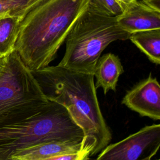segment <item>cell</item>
Returning a JSON list of instances; mask_svg holds the SVG:
<instances>
[{"label": "cell", "mask_w": 160, "mask_h": 160, "mask_svg": "<svg viewBox=\"0 0 160 160\" xmlns=\"http://www.w3.org/2000/svg\"><path fill=\"white\" fill-rule=\"evenodd\" d=\"M90 0H39L22 18L14 50L31 71L48 66Z\"/></svg>", "instance_id": "obj_1"}, {"label": "cell", "mask_w": 160, "mask_h": 160, "mask_svg": "<svg viewBox=\"0 0 160 160\" xmlns=\"http://www.w3.org/2000/svg\"><path fill=\"white\" fill-rule=\"evenodd\" d=\"M31 72L46 99L64 106L82 130L87 142L93 145L90 156L108 145L112 135L100 109L93 74L58 65Z\"/></svg>", "instance_id": "obj_2"}, {"label": "cell", "mask_w": 160, "mask_h": 160, "mask_svg": "<svg viewBox=\"0 0 160 160\" xmlns=\"http://www.w3.org/2000/svg\"><path fill=\"white\" fill-rule=\"evenodd\" d=\"M131 34L110 16L89 2L66 39V51L58 64L63 68L94 75L102 52L112 42L129 39Z\"/></svg>", "instance_id": "obj_3"}, {"label": "cell", "mask_w": 160, "mask_h": 160, "mask_svg": "<svg viewBox=\"0 0 160 160\" xmlns=\"http://www.w3.org/2000/svg\"><path fill=\"white\" fill-rule=\"evenodd\" d=\"M85 136L62 105L49 101L38 114L0 128V160L18 149L50 141H82Z\"/></svg>", "instance_id": "obj_4"}, {"label": "cell", "mask_w": 160, "mask_h": 160, "mask_svg": "<svg viewBox=\"0 0 160 160\" xmlns=\"http://www.w3.org/2000/svg\"><path fill=\"white\" fill-rule=\"evenodd\" d=\"M32 72L14 50L0 75V128L31 117L48 104Z\"/></svg>", "instance_id": "obj_5"}, {"label": "cell", "mask_w": 160, "mask_h": 160, "mask_svg": "<svg viewBox=\"0 0 160 160\" xmlns=\"http://www.w3.org/2000/svg\"><path fill=\"white\" fill-rule=\"evenodd\" d=\"M159 148L160 124H153L107 145L96 160H152Z\"/></svg>", "instance_id": "obj_6"}, {"label": "cell", "mask_w": 160, "mask_h": 160, "mask_svg": "<svg viewBox=\"0 0 160 160\" xmlns=\"http://www.w3.org/2000/svg\"><path fill=\"white\" fill-rule=\"evenodd\" d=\"M122 104L129 109L153 120L160 119V86L151 73L128 91Z\"/></svg>", "instance_id": "obj_7"}, {"label": "cell", "mask_w": 160, "mask_h": 160, "mask_svg": "<svg viewBox=\"0 0 160 160\" xmlns=\"http://www.w3.org/2000/svg\"><path fill=\"white\" fill-rule=\"evenodd\" d=\"M116 21L120 28L129 34L160 29V12L140 0H135L116 16Z\"/></svg>", "instance_id": "obj_8"}, {"label": "cell", "mask_w": 160, "mask_h": 160, "mask_svg": "<svg viewBox=\"0 0 160 160\" xmlns=\"http://www.w3.org/2000/svg\"><path fill=\"white\" fill-rule=\"evenodd\" d=\"M86 138L82 141H50L16 150L11 160H40L62 154L74 152L87 143Z\"/></svg>", "instance_id": "obj_9"}, {"label": "cell", "mask_w": 160, "mask_h": 160, "mask_svg": "<svg viewBox=\"0 0 160 160\" xmlns=\"http://www.w3.org/2000/svg\"><path fill=\"white\" fill-rule=\"evenodd\" d=\"M123 72L122 65L117 55L109 52L100 56L94 72L96 88H101L104 94L110 90L116 91L119 78Z\"/></svg>", "instance_id": "obj_10"}, {"label": "cell", "mask_w": 160, "mask_h": 160, "mask_svg": "<svg viewBox=\"0 0 160 160\" xmlns=\"http://www.w3.org/2000/svg\"><path fill=\"white\" fill-rule=\"evenodd\" d=\"M129 39L152 62L160 64V29L135 32Z\"/></svg>", "instance_id": "obj_11"}, {"label": "cell", "mask_w": 160, "mask_h": 160, "mask_svg": "<svg viewBox=\"0 0 160 160\" xmlns=\"http://www.w3.org/2000/svg\"><path fill=\"white\" fill-rule=\"evenodd\" d=\"M22 18L0 16V58H5L14 50Z\"/></svg>", "instance_id": "obj_12"}, {"label": "cell", "mask_w": 160, "mask_h": 160, "mask_svg": "<svg viewBox=\"0 0 160 160\" xmlns=\"http://www.w3.org/2000/svg\"><path fill=\"white\" fill-rule=\"evenodd\" d=\"M39 0H0V16L24 18Z\"/></svg>", "instance_id": "obj_13"}, {"label": "cell", "mask_w": 160, "mask_h": 160, "mask_svg": "<svg viewBox=\"0 0 160 160\" xmlns=\"http://www.w3.org/2000/svg\"><path fill=\"white\" fill-rule=\"evenodd\" d=\"M93 148L94 146L92 144L87 142L81 149L77 152L62 154L40 160H82L84 158L90 156Z\"/></svg>", "instance_id": "obj_14"}, {"label": "cell", "mask_w": 160, "mask_h": 160, "mask_svg": "<svg viewBox=\"0 0 160 160\" xmlns=\"http://www.w3.org/2000/svg\"><path fill=\"white\" fill-rule=\"evenodd\" d=\"M89 2L110 16H117L123 11L116 0H90Z\"/></svg>", "instance_id": "obj_15"}, {"label": "cell", "mask_w": 160, "mask_h": 160, "mask_svg": "<svg viewBox=\"0 0 160 160\" xmlns=\"http://www.w3.org/2000/svg\"><path fill=\"white\" fill-rule=\"evenodd\" d=\"M151 8L160 12V0H140Z\"/></svg>", "instance_id": "obj_16"}, {"label": "cell", "mask_w": 160, "mask_h": 160, "mask_svg": "<svg viewBox=\"0 0 160 160\" xmlns=\"http://www.w3.org/2000/svg\"><path fill=\"white\" fill-rule=\"evenodd\" d=\"M118 1V2L119 4V5L121 6V7L122 8V9H123V11L124 10V9L132 1H135V0H116Z\"/></svg>", "instance_id": "obj_17"}, {"label": "cell", "mask_w": 160, "mask_h": 160, "mask_svg": "<svg viewBox=\"0 0 160 160\" xmlns=\"http://www.w3.org/2000/svg\"><path fill=\"white\" fill-rule=\"evenodd\" d=\"M5 58H0V75L3 70L5 64Z\"/></svg>", "instance_id": "obj_18"}, {"label": "cell", "mask_w": 160, "mask_h": 160, "mask_svg": "<svg viewBox=\"0 0 160 160\" xmlns=\"http://www.w3.org/2000/svg\"><path fill=\"white\" fill-rule=\"evenodd\" d=\"M82 160H90V159L89 158V156H87V157H86V158H84Z\"/></svg>", "instance_id": "obj_19"}, {"label": "cell", "mask_w": 160, "mask_h": 160, "mask_svg": "<svg viewBox=\"0 0 160 160\" xmlns=\"http://www.w3.org/2000/svg\"><path fill=\"white\" fill-rule=\"evenodd\" d=\"M155 160H160L159 159H155Z\"/></svg>", "instance_id": "obj_20"}]
</instances>
